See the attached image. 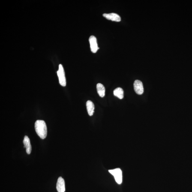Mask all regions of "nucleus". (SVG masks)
Masks as SVG:
<instances>
[{
    "mask_svg": "<svg viewBox=\"0 0 192 192\" xmlns=\"http://www.w3.org/2000/svg\"><path fill=\"white\" fill-rule=\"evenodd\" d=\"M34 128L37 134L41 139H45L47 135V127L45 121L37 120L34 124Z\"/></svg>",
    "mask_w": 192,
    "mask_h": 192,
    "instance_id": "nucleus-1",
    "label": "nucleus"
},
{
    "mask_svg": "<svg viewBox=\"0 0 192 192\" xmlns=\"http://www.w3.org/2000/svg\"><path fill=\"white\" fill-rule=\"evenodd\" d=\"M109 172L114 176L115 181L118 184H121L122 181V172L119 168L109 170Z\"/></svg>",
    "mask_w": 192,
    "mask_h": 192,
    "instance_id": "nucleus-2",
    "label": "nucleus"
},
{
    "mask_svg": "<svg viewBox=\"0 0 192 192\" xmlns=\"http://www.w3.org/2000/svg\"><path fill=\"white\" fill-rule=\"evenodd\" d=\"M57 74L59 78L60 85L63 87H65L66 85V81L64 68L62 64H60L59 69L57 72Z\"/></svg>",
    "mask_w": 192,
    "mask_h": 192,
    "instance_id": "nucleus-3",
    "label": "nucleus"
},
{
    "mask_svg": "<svg viewBox=\"0 0 192 192\" xmlns=\"http://www.w3.org/2000/svg\"><path fill=\"white\" fill-rule=\"evenodd\" d=\"M89 42L91 51L93 53H96L99 49L97 45V38L94 36H91L89 37Z\"/></svg>",
    "mask_w": 192,
    "mask_h": 192,
    "instance_id": "nucleus-4",
    "label": "nucleus"
},
{
    "mask_svg": "<svg viewBox=\"0 0 192 192\" xmlns=\"http://www.w3.org/2000/svg\"><path fill=\"white\" fill-rule=\"evenodd\" d=\"M134 89L135 92L139 95H141L144 92L143 83L140 80H136L135 81L134 84Z\"/></svg>",
    "mask_w": 192,
    "mask_h": 192,
    "instance_id": "nucleus-5",
    "label": "nucleus"
},
{
    "mask_svg": "<svg viewBox=\"0 0 192 192\" xmlns=\"http://www.w3.org/2000/svg\"><path fill=\"white\" fill-rule=\"evenodd\" d=\"M103 16L108 20L114 21L116 22H120L121 20V18L119 15L115 13H111L109 14H103Z\"/></svg>",
    "mask_w": 192,
    "mask_h": 192,
    "instance_id": "nucleus-6",
    "label": "nucleus"
},
{
    "mask_svg": "<svg viewBox=\"0 0 192 192\" xmlns=\"http://www.w3.org/2000/svg\"><path fill=\"white\" fill-rule=\"evenodd\" d=\"M56 189L58 192H64L65 191V182L62 177L58 178L56 184Z\"/></svg>",
    "mask_w": 192,
    "mask_h": 192,
    "instance_id": "nucleus-7",
    "label": "nucleus"
},
{
    "mask_svg": "<svg viewBox=\"0 0 192 192\" xmlns=\"http://www.w3.org/2000/svg\"><path fill=\"white\" fill-rule=\"evenodd\" d=\"M24 147L26 148V152L28 154H30L31 151V146L29 138L25 136L23 141Z\"/></svg>",
    "mask_w": 192,
    "mask_h": 192,
    "instance_id": "nucleus-8",
    "label": "nucleus"
},
{
    "mask_svg": "<svg viewBox=\"0 0 192 192\" xmlns=\"http://www.w3.org/2000/svg\"><path fill=\"white\" fill-rule=\"evenodd\" d=\"M86 106L88 114L90 116H92L93 115L94 108H95L93 103L91 101L88 100L87 102Z\"/></svg>",
    "mask_w": 192,
    "mask_h": 192,
    "instance_id": "nucleus-9",
    "label": "nucleus"
},
{
    "mask_svg": "<svg viewBox=\"0 0 192 192\" xmlns=\"http://www.w3.org/2000/svg\"><path fill=\"white\" fill-rule=\"evenodd\" d=\"M97 92L101 97H103L105 95V88L103 85L101 83H98L97 85Z\"/></svg>",
    "mask_w": 192,
    "mask_h": 192,
    "instance_id": "nucleus-10",
    "label": "nucleus"
},
{
    "mask_svg": "<svg viewBox=\"0 0 192 192\" xmlns=\"http://www.w3.org/2000/svg\"><path fill=\"white\" fill-rule=\"evenodd\" d=\"M113 93L114 95L120 99L124 98V91L122 88L120 87L117 88L114 90Z\"/></svg>",
    "mask_w": 192,
    "mask_h": 192,
    "instance_id": "nucleus-11",
    "label": "nucleus"
}]
</instances>
